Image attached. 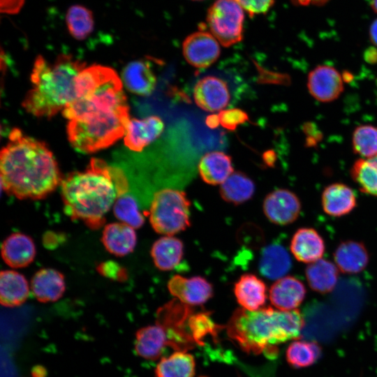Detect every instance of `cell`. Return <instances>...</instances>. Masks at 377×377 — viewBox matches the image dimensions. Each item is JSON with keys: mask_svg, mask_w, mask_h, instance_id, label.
Listing matches in <instances>:
<instances>
[{"mask_svg": "<svg viewBox=\"0 0 377 377\" xmlns=\"http://www.w3.org/2000/svg\"><path fill=\"white\" fill-rule=\"evenodd\" d=\"M0 154L1 186L18 199L46 198L61 184L58 164L46 145L13 129Z\"/></svg>", "mask_w": 377, "mask_h": 377, "instance_id": "cell-1", "label": "cell"}, {"mask_svg": "<svg viewBox=\"0 0 377 377\" xmlns=\"http://www.w3.org/2000/svg\"><path fill=\"white\" fill-rule=\"evenodd\" d=\"M60 186L66 214L93 230L104 224L116 198L130 191L129 179L123 168L96 158L91 159L85 170L62 178Z\"/></svg>", "mask_w": 377, "mask_h": 377, "instance_id": "cell-2", "label": "cell"}, {"mask_svg": "<svg viewBox=\"0 0 377 377\" xmlns=\"http://www.w3.org/2000/svg\"><path fill=\"white\" fill-rule=\"evenodd\" d=\"M304 325L297 309L281 311L268 306L248 311L239 308L230 317L226 331L244 351L274 355L276 345L297 339Z\"/></svg>", "mask_w": 377, "mask_h": 377, "instance_id": "cell-3", "label": "cell"}, {"mask_svg": "<svg viewBox=\"0 0 377 377\" xmlns=\"http://www.w3.org/2000/svg\"><path fill=\"white\" fill-rule=\"evenodd\" d=\"M86 67L85 63L71 54H60L48 62L38 55L31 74V88L22 106L27 112L38 117H52L76 98V80Z\"/></svg>", "mask_w": 377, "mask_h": 377, "instance_id": "cell-4", "label": "cell"}, {"mask_svg": "<svg viewBox=\"0 0 377 377\" xmlns=\"http://www.w3.org/2000/svg\"><path fill=\"white\" fill-rule=\"evenodd\" d=\"M191 202L185 192L170 188L156 191L151 200L149 221L153 229L172 236L191 226Z\"/></svg>", "mask_w": 377, "mask_h": 377, "instance_id": "cell-5", "label": "cell"}, {"mask_svg": "<svg viewBox=\"0 0 377 377\" xmlns=\"http://www.w3.org/2000/svg\"><path fill=\"white\" fill-rule=\"evenodd\" d=\"M130 119L129 116H125L103 121L70 120L67 125L68 139L80 152H96L124 136Z\"/></svg>", "mask_w": 377, "mask_h": 377, "instance_id": "cell-6", "label": "cell"}, {"mask_svg": "<svg viewBox=\"0 0 377 377\" xmlns=\"http://www.w3.org/2000/svg\"><path fill=\"white\" fill-rule=\"evenodd\" d=\"M244 13L236 0H216L209 8L206 27L225 47L243 38Z\"/></svg>", "mask_w": 377, "mask_h": 377, "instance_id": "cell-7", "label": "cell"}, {"mask_svg": "<svg viewBox=\"0 0 377 377\" xmlns=\"http://www.w3.org/2000/svg\"><path fill=\"white\" fill-rule=\"evenodd\" d=\"M220 43L203 29L188 35L182 43V53L191 66L205 68L213 64L221 54Z\"/></svg>", "mask_w": 377, "mask_h": 377, "instance_id": "cell-8", "label": "cell"}, {"mask_svg": "<svg viewBox=\"0 0 377 377\" xmlns=\"http://www.w3.org/2000/svg\"><path fill=\"white\" fill-rule=\"evenodd\" d=\"M264 214L276 225L286 226L294 222L301 211V202L292 191L279 188L268 193L263 204Z\"/></svg>", "mask_w": 377, "mask_h": 377, "instance_id": "cell-9", "label": "cell"}, {"mask_svg": "<svg viewBox=\"0 0 377 377\" xmlns=\"http://www.w3.org/2000/svg\"><path fill=\"white\" fill-rule=\"evenodd\" d=\"M343 87L342 75L332 66L318 65L308 75V90L320 102L334 101L343 92Z\"/></svg>", "mask_w": 377, "mask_h": 377, "instance_id": "cell-10", "label": "cell"}, {"mask_svg": "<svg viewBox=\"0 0 377 377\" xmlns=\"http://www.w3.org/2000/svg\"><path fill=\"white\" fill-rule=\"evenodd\" d=\"M170 293L181 302L190 306L202 305L213 295V286L205 278H186L174 275L168 282Z\"/></svg>", "mask_w": 377, "mask_h": 377, "instance_id": "cell-11", "label": "cell"}, {"mask_svg": "<svg viewBox=\"0 0 377 377\" xmlns=\"http://www.w3.org/2000/svg\"><path fill=\"white\" fill-rule=\"evenodd\" d=\"M193 96L198 107L210 112L223 110L230 98L226 82L214 75H207L198 81Z\"/></svg>", "mask_w": 377, "mask_h": 377, "instance_id": "cell-12", "label": "cell"}, {"mask_svg": "<svg viewBox=\"0 0 377 377\" xmlns=\"http://www.w3.org/2000/svg\"><path fill=\"white\" fill-rule=\"evenodd\" d=\"M164 123L158 116L131 119L128 124L124 142L129 149L140 152L154 142L163 133Z\"/></svg>", "mask_w": 377, "mask_h": 377, "instance_id": "cell-13", "label": "cell"}, {"mask_svg": "<svg viewBox=\"0 0 377 377\" xmlns=\"http://www.w3.org/2000/svg\"><path fill=\"white\" fill-rule=\"evenodd\" d=\"M306 288L302 282L294 276H283L270 287L269 297L278 310L291 311L297 308L305 297Z\"/></svg>", "mask_w": 377, "mask_h": 377, "instance_id": "cell-14", "label": "cell"}, {"mask_svg": "<svg viewBox=\"0 0 377 377\" xmlns=\"http://www.w3.org/2000/svg\"><path fill=\"white\" fill-rule=\"evenodd\" d=\"M1 252L5 263L13 268L28 266L34 261L36 253L31 237L21 232L8 236L1 244Z\"/></svg>", "mask_w": 377, "mask_h": 377, "instance_id": "cell-15", "label": "cell"}, {"mask_svg": "<svg viewBox=\"0 0 377 377\" xmlns=\"http://www.w3.org/2000/svg\"><path fill=\"white\" fill-rule=\"evenodd\" d=\"M168 346H170L168 334L158 323L142 327L135 332V352L143 359H158L165 347Z\"/></svg>", "mask_w": 377, "mask_h": 377, "instance_id": "cell-16", "label": "cell"}, {"mask_svg": "<svg viewBox=\"0 0 377 377\" xmlns=\"http://www.w3.org/2000/svg\"><path fill=\"white\" fill-rule=\"evenodd\" d=\"M122 81L126 89L140 96H149L155 89L156 76L147 59L130 62L122 71Z\"/></svg>", "mask_w": 377, "mask_h": 377, "instance_id": "cell-17", "label": "cell"}, {"mask_svg": "<svg viewBox=\"0 0 377 377\" xmlns=\"http://www.w3.org/2000/svg\"><path fill=\"white\" fill-rule=\"evenodd\" d=\"M290 249L296 260L310 264L322 258L325 243L316 230L302 228L293 235Z\"/></svg>", "mask_w": 377, "mask_h": 377, "instance_id": "cell-18", "label": "cell"}, {"mask_svg": "<svg viewBox=\"0 0 377 377\" xmlns=\"http://www.w3.org/2000/svg\"><path fill=\"white\" fill-rule=\"evenodd\" d=\"M31 289L36 299L42 303L59 300L66 290L64 275L52 268H43L33 276Z\"/></svg>", "mask_w": 377, "mask_h": 377, "instance_id": "cell-19", "label": "cell"}, {"mask_svg": "<svg viewBox=\"0 0 377 377\" xmlns=\"http://www.w3.org/2000/svg\"><path fill=\"white\" fill-rule=\"evenodd\" d=\"M101 241L109 253L121 257L134 250L137 235L134 228L129 225L123 222H115L105 226Z\"/></svg>", "mask_w": 377, "mask_h": 377, "instance_id": "cell-20", "label": "cell"}, {"mask_svg": "<svg viewBox=\"0 0 377 377\" xmlns=\"http://www.w3.org/2000/svg\"><path fill=\"white\" fill-rule=\"evenodd\" d=\"M291 266V258L281 244L270 243L263 248L258 261V270L261 276L276 281L283 277Z\"/></svg>", "mask_w": 377, "mask_h": 377, "instance_id": "cell-21", "label": "cell"}, {"mask_svg": "<svg viewBox=\"0 0 377 377\" xmlns=\"http://www.w3.org/2000/svg\"><path fill=\"white\" fill-rule=\"evenodd\" d=\"M234 294L242 308L256 311L261 309L266 302L267 287L263 281L255 274L246 273L235 283Z\"/></svg>", "mask_w": 377, "mask_h": 377, "instance_id": "cell-22", "label": "cell"}, {"mask_svg": "<svg viewBox=\"0 0 377 377\" xmlns=\"http://www.w3.org/2000/svg\"><path fill=\"white\" fill-rule=\"evenodd\" d=\"M321 203L327 214L340 217L348 214L355 208L356 197L353 191L347 185L334 183L325 188Z\"/></svg>", "mask_w": 377, "mask_h": 377, "instance_id": "cell-23", "label": "cell"}, {"mask_svg": "<svg viewBox=\"0 0 377 377\" xmlns=\"http://www.w3.org/2000/svg\"><path fill=\"white\" fill-rule=\"evenodd\" d=\"M334 258L337 268L346 274L359 273L369 263V253L364 244L353 240L341 242Z\"/></svg>", "mask_w": 377, "mask_h": 377, "instance_id": "cell-24", "label": "cell"}, {"mask_svg": "<svg viewBox=\"0 0 377 377\" xmlns=\"http://www.w3.org/2000/svg\"><path fill=\"white\" fill-rule=\"evenodd\" d=\"M198 168L202 181L210 185H221L234 172L231 157L219 151L205 154Z\"/></svg>", "mask_w": 377, "mask_h": 377, "instance_id": "cell-25", "label": "cell"}, {"mask_svg": "<svg viewBox=\"0 0 377 377\" xmlns=\"http://www.w3.org/2000/svg\"><path fill=\"white\" fill-rule=\"evenodd\" d=\"M183 242L173 236H163L152 244L151 256L154 265L161 271L176 268L184 256Z\"/></svg>", "mask_w": 377, "mask_h": 377, "instance_id": "cell-26", "label": "cell"}, {"mask_svg": "<svg viewBox=\"0 0 377 377\" xmlns=\"http://www.w3.org/2000/svg\"><path fill=\"white\" fill-rule=\"evenodd\" d=\"M29 295L28 281L14 270H2L0 274V302L6 307L20 306Z\"/></svg>", "mask_w": 377, "mask_h": 377, "instance_id": "cell-27", "label": "cell"}, {"mask_svg": "<svg viewBox=\"0 0 377 377\" xmlns=\"http://www.w3.org/2000/svg\"><path fill=\"white\" fill-rule=\"evenodd\" d=\"M255 189V184L249 176L242 172L234 171L220 185L219 193L224 201L238 205L249 200Z\"/></svg>", "mask_w": 377, "mask_h": 377, "instance_id": "cell-28", "label": "cell"}, {"mask_svg": "<svg viewBox=\"0 0 377 377\" xmlns=\"http://www.w3.org/2000/svg\"><path fill=\"white\" fill-rule=\"evenodd\" d=\"M306 276L311 289L319 293H327L335 287L338 268L332 262L321 258L306 267Z\"/></svg>", "mask_w": 377, "mask_h": 377, "instance_id": "cell-29", "label": "cell"}, {"mask_svg": "<svg viewBox=\"0 0 377 377\" xmlns=\"http://www.w3.org/2000/svg\"><path fill=\"white\" fill-rule=\"evenodd\" d=\"M195 363L193 355L186 350H177L158 362L156 377H193Z\"/></svg>", "mask_w": 377, "mask_h": 377, "instance_id": "cell-30", "label": "cell"}, {"mask_svg": "<svg viewBox=\"0 0 377 377\" xmlns=\"http://www.w3.org/2000/svg\"><path fill=\"white\" fill-rule=\"evenodd\" d=\"M350 172L362 192L377 196V154L355 161Z\"/></svg>", "mask_w": 377, "mask_h": 377, "instance_id": "cell-31", "label": "cell"}, {"mask_svg": "<svg viewBox=\"0 0 377 377\" xmlns=\"http://www.w3.org/2000/svg\"><path fill=\"white\" fill-rule=\"evenodd\" d=\"M66 22L70 34L80 40L89 36L94 28L92 12L80 4L69 7L66 15Z\"/></svg>", "mask_w": 377, "mask_h": 377, "instance_id": "cell-32", "label": "cell"}, {"mask_svg": "<svg viewBox=\"0 0 377 377\" xmlns=\"http://www.w3.org/2000/svg\"><path fill=\"white\" fill-rule=\"evenodd\" d=\"M321 355V348L315 342L295 341L286 350V357L288 364L295 368L312 365Z\"/></svg>", "mask_w": 377, "mask_h": 377, "instance_id": "cell-33", "label": "cell"}, {"mask_svg": "<svg viewBox=\"0 0 377 377\" xmlns=\"http://www.w3.org/2000/svg\"><path fill=\"white\" fill-rule=\"evenodd\" d=\"M112 209L119 221L134 229L141 228L145 223L144 216L140 212L136 198L130 191L116 198Z\"/></svg>", "mask_w": 377, "mask_h": 377, "instance_id": "cell-34", "label": "cell"}, {"mask_svg": "<svg viewBox=\"0 0 377 377\" xmlns=\"http://www.w3.org/2000/svg\"><path fill=\"white\" fill-rule=\"evenodd\" d=\"M353 149L362 158L377 154V126L361 125L355 128L352 138Z\"/></svg>", "mask_w": 377, "mask_h": 377, "instance_id": "cell-35", "label": "cell"}, {"mask_svg": "<svg viewBox=\"0 0 377 377\" xmlns=\"http://www.w3.org/2000/svg\"><path fill=\"white\" fill-rule=\"evenodd\" d=\"M188 325L191 336L196 343H202V339L209 333L216 332L217 326L214 324L207 312L191 315Z\"/></svg>", "mask_w": 377, "mask_h": 377, "instance_id": "cell-36", "label": "cell"}, {"mask_svg": "<svg viewBox=\"0 0 377 377\" xmlns=\"http://www.w3.org/2000/svg\"><path fill=\"white\" fill-rule=\"evenodd\" d=\"M218 116L221 126L230 131H235L239 125L249 119L247 113L239 108L222 110Z\"/></svg>", "mask_w": 377, "mask_h": 377, "instance_id": "cell-37", "label": "cell"}, {"mask_svg": "<svg viewBox=\"0 0 377 377\" xmlns=\"http://www.w3.org/2000/svg\"><path fill=\"white\" fill-rule=\"evenodd\" d=\"M244 10L253 17L256 15L265 14L272 7L274 0H236Z\"/></svg>", "mask_w": 377, "mask_h": 377, "instance_id": "cell-38", "label": "cell"}, {"mask_svg": "<svg viewBox=\"0 0 377 377\" xmlns=\"http://www.w3.org/2000/svg\"><path fill=\"white\" fill-rule=\"evenodd\" d=\"M101 274H103L108 277H110L114 279H119L126 276V272L118 265L113 262L104 263L98 268Z\"/></svg>", "mask_w": 377, "mask_h": 377, "instance_id": "cell-39", "label": "cell"}, {"mask_svg": "<svg viewBox=\"0 0 377 377\" xmlns=\"http://www.w3.org/2000/svg\"><path fill=\"white\" fill-rule=\"evenodd\" d=\"M24 0H1V12L6 13H16L23 4Z\"/></svg>", "mask_w": 377, "mask_h": 377, "instance_id": "cell-40", "label": "cell"}, {"mask_svg": "<svg viewBox=\"0 0 377 377\" xmlns=\"http://www.w3.org/2000/svg\"><path fill=\"white\" fill-rule=\"evenodd\" d=\"M330 0H290L292 3L299 6L316 5L320 6Z\"/></svg>", "mask_w": 377, "mask_h": 377, "instance_id": "cell-41", "label": "cell"}, {"mask_svg": "<svg viewBox=\"0 0 377 377\" xmlns=\"http://www.w3.org/2000/svg\"><path fill=\"white\" fill-rule=\"evenodd\" d=\"M205 123L210 128H216L220 124L218 114H209L207 117Z\"/></svg>", "mask_w": 377, "mask_h": 377, "instance_id": "cell-42", "label": "cell"}, {"mask_svg": "<svg viewBox=\"0 0 377 377\" xmlns=\"http://www.w3.org/2000/svg\"><path fill=\"white\" fill-rule=\"evenodd\" d=\"M369 36L372 43L377 46V20L374 21L371 25Z\"/></svg>", "mask_w": 377, "mask_h": 377, "instance_id": "cell-43", "label": "cell"}, {"mask_svg": "<svg viewBox=\"0 0 377 377\" xmlns=\"http://www.w3.org/2000/svg\"><path fill=\"white\" fill-rule=\"evenodd\" d=\"M274 154L273 151H267L263 154V160L267 165H273L274 161Z\"/></svg>", "mask_w": 377, "mask_h": 377, "instance_id": "cell-44", "label": "cell"}, {"mask_svg": "<svg viewBox=\"0 0 377 377\" xmlns=\"http://www.w3.org/2000/svg\"><path fill=\"white\" fill-rule=\"evenodd\" d=\"M371 6L374 11L377 13V0H371Z\"/></svg>", "mask_w": 377, "mask_h": 377, "instance_id": "cell-45", "label": "cell"}, {"mask_svg": "<svg viewBox=\"0 0 377 377\" xmlns=\"http://www.w3.org/2000/svg\"><path fill=\"white\" fill-rule=\"evenodd\" d=\"M193 1H202V0H193Z\"/></svg>", "mask_w": 377, "mask_h": 377, "instance_id": "cell-46", "label": "cell"}]
</instances>
